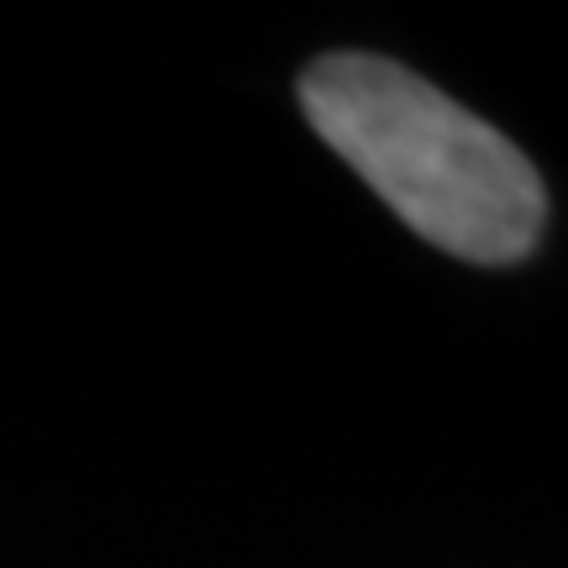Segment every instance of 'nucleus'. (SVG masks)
Listing matches in <instances>:
<instances>
[{"mask_svg":"<svg viewBox=\"0 0 568 568\" xmlns=\"http://www.w3.org/2000/svg\"><path fill=\"white\" fill-rule=\"evenodd\" d=\"M316 138L422 237L464 264L506 268L537 253L548 184L485 116L379 53H322L295 80Z\"/></svg>","mask_w":568,"mask_h":568,"instance_id":"nucleus-1","label":"nucleus"}]
</instances>
